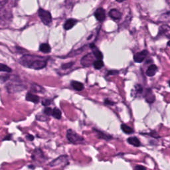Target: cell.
<instances>
[{"mask_svg": "<svg viewBox=\"0 0 170 170\" xmlns=\"http://www.w3.org/2000/svg\"><path fill=\"white\" fill-rule=\"evenodd\" d=\"M105 104L106 105H113L114 103L112 101H110V100H109L108 99H106L105 100Z\"/></svg>", "mask_w": 170, "mask_h": 170, "instance_id": "obj_32", "label": "cell"}, {"mask_svg": "<svg viewBox=\"0 0 170 170\" xmlns=\"http://www.w3.org/2000/svg\"><path fill=\"white\" fill-rule=\"evenodd\" d=\"M71 85L73 89H75V91H81L84 89V85H83L82 83L78 82V81H72L71 82Z\"/></svg>", "mask_w": 170, "mask_h": 170, "instance_id": "obj_17", "label": "cell"}, {"mask_svg": "<svg viewBox=\"0 0 170 170\" xmlns=\"http://www.w3.org/2000/svg\"><path fill=\"white\" fill-rule=\"evenodd\" d=\"M31 91L33 92H39V93H43L45 92L44 88L39 85H38L37 84H33L31 86Z\"/></svg>", "mask_w": 170, "mask_h": 170, "instance_id": "obj_23", "label": "cell"}, {"mask_svg": "<svg viewBox=\"0 0 170 170\" xmlns=\"http://www.w3.org/2000/svg\"><path fill=\"white\" fill-rule=\"evenodd\" d=\"M127 142L135 147H140L141 145L140 141L136 137H130L127 140Z\"/></svg>", "mask_w": 170, "mask_h": 170, "instance_id": "obj_19", "label": "cell"}, {"mask_svg": "<svg viewBox=\"0 0 170 170\" xmlns=\"http://www.w3.org/2000/svg\"><path fill=\"white\" fill-rule=\"evenodd\" d=\"M158 71L157 66L155 65H152L148 67L146 71V75L148 77H153Z\"/></svg>", "mask_w": 170, "mask_h": 170, "instance_id": "obj_18", "label": "cell"}, {"mask_svg": "<svg viewBox=\"0 0 170 170\" xmlns=\"http://www.w3.org/2000/svg\"><path fill=\"white\" fill-rule=\"evenodd\" d=\"M169 87H170V80H169Z\"/></svg>", "mask_w": 170, "mask_h": 170, "instance_id": "obj_38", "label": "cell"}, {"mask_svg": "<svg viewBox=\"0 0 170 170\" xmlns=\"http://www.w3.org/2000/svg\"><path fill=\"white\" fill-rule=\"evenodd\" d=\"M121 129H122L124 132L126 134H131L134 132V130L132 128L125 124H122L121 125Z\"/></svg>", "mask_w": 170, "mask_h": 170, "instance_id": "obj_22", "label": "cell"}, {"mask_svg": "<svg viewBox=\"0 0 170 170\" xmlns=\"http://www.w3.org/2000/svg\"><path fill=\"white\" fill-rule=\"evenodd\" d=\"M55 118L59 120L61 118V116H62V113L61 112V110L57 108H53V114H52Z\"/></svg>", "mask_w": 170, "mask_h": 170, "instance_id": "obj_24", "label": "cell"}, {"mask_svg": "<svg viewBox=\"0 0 170 170\" xmlns=\"http://www.w3.org/2000/svg\"><path fill=\"white\" fill-rule=\"evenodd\" d=\"M12 18L11 12L3 8H0V19L4 22H8Z\"/></svg>", "mask_w": 170, "mask_h": 170, "instance_id": "obj_6", "label": "cell"}, {"mask_svg": "<svg viewBox=\"0 0 170 170\" xmlns=\"http://www.w3.org/2000/svg\"><path fill=\"white\" fill-rule=\"evenodd\" d=\"M37 158H43L44 159V155H43V152L42 151H41V150H40V149H36L33 152V154L32 155V159H37Z\"/></svg>", "mask_w": 170, "mask_h": 170, "instance_id": "obj_21", "label": "cell"}, {"mask_svg": "<svg viewBox=\"0 0 170 170\" xmlns=\"http://www.w3.org/2000/svg\"><path fill=\"white\" fill-rule=\"evenodd\" d=\"M148 53V52L147 50H144L140 52H138V53L134 55V61L138 62V63H141V62H143L145 60V58H146Z\"/></svg>", "mask_w": 170, "mask_h": 170, "instance_id": "obj_7", "label": "cell"}, {"mask_svg": "<svg viewBox=\"0 0 170 170\" xmlns=\"http://www.w3.org/2000/svg\"><path fill=\"white\" fill-rule=\"evenodd\" d=\"M19 62L27 68L40 70L46 67L47 59L45 57L37 56V55H24L22 57L20 58Z\"/></svg>", "mask_w": 170, "mask_h": 170, "instance_id": "obj_1", "label": "cell"}, {"mask_svg": "<svg viewBox=\"0 0 170 170\" xmlns=\"http://www.w3.org/2000/svg\"><path fill=\"white\" fill-rule=\"evenodd\" d=\"M7 88H8V91L10 93H15L17 92L22 91L25 88L23 85H21L18 83V81H14V82L9 83V85L7 86Z\"/></svg>", "mask_w": 170, "mask_h": 170, "instance_id": "obj_4", "label": "cell"}, {"mask_svg": "<svg viewBox=\"0 0 170 170\" xmlns=\"http://www.w3.org/2000/svg\"><path fill=\"white\" fill-rule=\"evenodd\" d=\"M117 73H118V72L116 71H111L108 72V75H114L117 74Z\"/></svg>", "mask_w": 170, "mask_h": 170, "instance_id": "obj_34", "label": "cell"}, {"mask_svg": "<svg viewBox=\"0 0 170 170\" xmlns=\"http://www.w3.org/2000/svg\"><path fill=\"white\" fill-rule=\"evenodd\" d=\"M11 135H9V136H6L4 139H3V140H10L11 139Z\"/></svg>", "mask_w": 170, "mask_h": 170, "instance_id": "obj_36", "label": "cell"}, {"mask_svg": "<svg viewBox=\"0 0 170 170\" xmlns=\"http://www.w3.org/2000/svg\"><path fill=\"white\" fill-rule=\"evenodd\" d=\"M26 100H27V101H29V102L35 103V104L39 102V96L34 95V94L31 93V92H28L26 95Z\"/></svg>", "mask_w": 170, "mask_h": 170, "instance_id": "obj_16", "label": "cell"}, {"mask_svg": "<svg viewBox=\"0 0 170 170\" xmlns=\"http://www.w3.org/2000/svg\"><path fill=\"white\" fill-rule=\"evenodd\" d=\"M94 15H95V18L100 22H104L105 19H106L105 10L102 8H100L97 9L95 11V13H94Z\"/></svg>", "mask_w": 170, "mask_h": 170, "instance_id": "obj_9", "label": "cell"}, {"mask_svg": "<svg viewBox=\"0 0 170 170\" xmlns=\"http://www.w3.org/2000/svg\"><path fill=\"white\" fill-rule=\"evenodd\" d=\"M51 101L50 100H44L42 102V105L45 106H48L51 105Z\"/></svg>", "mask_w": 170, "mask_h": 170, "instance_id": "obj_31", "label": "cell"}, {"mask_svg": "<svg viewBox=\"0 0 170 170\" xmlns=\"http://www.w3.org/2000/svg\"><path fill=\"white\" fill-rule=\"evenodd\" d=\"M67 161H68L67 155H61L57 159H55L54 160L52 161L49 164V165L51 166V167H54V166L59 165L62 164H63V163H67Z\"/></svg>", "mask_w": 170, "mask_h": 170, "instance_id": "obj_8", "label": "cell"}, {"mask_svg": "<svg viewBox=\"0 0 170 170\" xmlns=\"http://www.w3.org/2000/svg\"><path fill=\"white\" fill-rule=\"evenodd\" d=\"M38 15L43 24L46 25H49L52 22V16L51 13L45 9L40 8L38 10Z\"/></svg>", "mask_w": 170, "mask_h": 170, "instance_id": "obj_3", "label": "cell"}, {"mask_svg": "<svg viewBox=\"0 0 170 170\" xmlns=\"http://www.w3.org/2000/svg\"><path fill=\"white\" fill-rule=\"evenodd\" d=\"M135 170H146V168L144 167L143 165H136L134 168Z\"/></svg>", "mask_w": 170, "mask_h": 170, "instance_id": "obj_30", "label": "cell"}, {"mask_svg": "<svg viewBox=\"0 0 170 170\" xmlns=\"http://www.w3.org/2000/svg\"><path fill=\"white\" fill-rule=\"evenodd\" d=\"M67 138L69 142L73 144H81L85 142L84 138L76 133L74 130L69 129L67 132Z\"/></svg>", "mask_w": 170, "mask_h": 170, "instance_id": "obj_2", "label": "cell"}, {"mask_svg": "<svg viewBox=\"0 0 170 170\" xmlns=\"http://www.w3.org/2000/svg\"><path fill=\"white\" fill-rule=\"evenodd\" d=\"M144 98L145 100H146V102L148 103H153L155 100V95L151 91V89H147L146 91H145Z\"/></svg>", "mask_w": 170, "mask_h": 170, "instance_id": "obj_11", "label": "cell"}, {"mask_svg": "<svg viewBox=\"0 0 170 170\" xmlns=\"http://www.w3.org/2000/svg\"><path fill=\"white\" fill-rule=\"evenodd\" d=\"M36 118H37V120H40V121H47V120H48V118H47V116H43V115H37V116H36Z\"/></svg>", "mask_w": 170, "mask_h": 170, "instance_id": "obj_29", "label": "cell"}, {"mask_svg": "<svg viewBox=\"0 0 170 170\" xmlns=\"http://www.w3.org/2000/svg\"><path fill=\"white\" fill-rule=\"evenodd\" d=\"M26 138H27V140H29L30 141H33L34 140V136H32V135H31V134L27 135V136H26Z\"/></svg>", "mask_w": 170, "mask_h": 170, "instance_id": "obj_33", "label": "cell"}, {"mask_svg": "<svg viewBox=\"0 0 170 170\" xmlns=\"http://www.w3.org/2000/svg\"><path fill=\"white\" fill-rule=\"evenodd\" d=\"M53 109H52L50 107H46L43 110V113L47 116H51L53 114Z\"/></svg>", "mask_w": 170, "mask_h": 170, "instance_id": "obj_28", "label": "cell"}, {"mask_svg": "<svg viewBox=\"0 0 170 170\" xmlns=\"http://www.w3.org/2000/svg\"><path fill=\"white\" fill-rule=\"evenodd\" d=\"M109 16L114 20H119L122 17V13L116 9H112L108 13Z\"/></svg>", "mask_w": 170, "mask_h": 170, "instance_id": "obj_12", "label": "cell"}, {"mask_svg": "<svg viewBox=\"0 0 170 170\" xmlns=\"http://www.w3.org/2000/svg\"><path fill=\"white\" fill-rule=\"evenodd\" d=\"M78 21L75 19H68L64 23L63 27L65 30H70L77 23Z\"/></svg>", "mask_w": 170, "mask_h": 170, "instance_id": "obj_13", "label": "cell"}, {"mask_svg": "<svg viewBox=\"0 0 170 170\" xmlns=\"http://www.w3.org/2000/svg\"><path fill=\"white\" fill-rule=\"evenodd\" d=\"M94 131L97 134V136H98V138L100 139H104V140H111L112 138V137L110 136V135L107 134L105 132H101L100 130H98L96 129H94Z\"/></svg>", "mask_w": 170, "mask_h": 170, "instance_id": "obj_15", "label": "cell"}, {"mask_svg": "<svg viewBox=\"0 0 170 170\" xmlns=\"http://www.w3.org/2000/svg\"><path fill=\"white\" fill-rule=\"evenodd\" d=\"M6 3H8V1H3V0H0V5H3L5 4Z\"/></svg>", "mask_w": 170, "mask_h": 170, "instance_id": "obj_35", "label": "cell"}, {"mask_svg": "<svg viewBox=\"0 0 170 170\" xmlns=\"http://www.w3.org/2000/svg\"><path fill=\"white\" fill-rule=\"evenodd\" d=\"M91 49L92 51V54L96 58H97V60H102L103 58V55L101 53V51L98 50V48H97L95 44H91Z\"/></svg>", "mask_w": 170, "mask_h": 170, "instance_id": "obj_10", "label": "cell"}, {"mask_svg": "<svg viewBox=\"0 0 170 170\" xmlns=\"http://www.w3.org/2000/svg\"><path fill=\"white\" fill-rule=\"evenodd\" d=\"M39 51L44 53H48L51 51V48L48 43H42L39 46Z\"/></svg>", "mask_w": 170, "mask_h": 170, "instance_id": "obj_20", "label": "cell"}, {"mask_svg": "<svg viewBox=\"0 0 170 170\" xmlns=\"http://www.w3.org/2000/svg\"><path fill=\"white\" fill-rule=\"evenodd\" d=\"M159 33L170 39V27L168 25H162L159 28Z\"/></svg>", "mask_w": 170, "mask_h": 170, "instance_id": "obj_14", "label": "cell"}, {"mask_svg": "<svg viewBox=\"0 0 170 170\" xmlns=\"http://www.w3.org/2000/svg\"><path fill=\"white\" fill-rule=\"evenodd\" d=\"M0 71L2 72H12V70L8 66H7L5 64L0 63Z\"/></svg>", "mask_w": 170, "mask_h": 170, "instance_id": "obj_26", "label": "cell"}, {"mask_svg": "<svg viewBox=\"0 0 170 170\" xmlns=\"http://www.w3.org/2000/svg\"><path fill=\"white\" fill-rule=\"evenodd\" d=\"M94 55L92 53H88L85 56L83 57L81 60V64L85 67H88L90 66L93 65L94 62L95 61L94 60Z\"/></svg>", "mask_w": 170, "mask_h": 170, "instance_id": "obj_5", "label": "cell"}, {"mask_svg": "<svg viewBox=\"0 0 170 170\" xmlns=\"http://www.w3.org/2000/svg\"><path fill=\"white\" fill-rule=\"evenodd\" d=\"M168 46H169V47H170V41H169V42H168Z\"/></svg>", "mask_w": 170, "mask_h": 170, "instance_id": "obj_37", "label": "cell"}, {"mask_svg": "<svg viewBox=\"0 0 170 170\" xmlns=\"http://www.w3.org/2000/svg\"><path fill=\"white\" fill-rule=\"evenodd\" d=\"M93 66L96 70H99V69L102 68L104 67V62L102 60H96L94 62Z\"/></svg>", "mask_w": 170, "mask_h": 170, "instance_id": "obj_25", "label": "cell"}, {"mask_svg": "<svg viewBox=\"0 0 170 170\" xmlns=\"http://www.w3.org/2000/svg\"><path fill=\"white\" fill-rule=\"evenodd\" d=\"M75 62H68V63H65L61 66V68L62 70H65V69H68L71 68L72 66H73Z\"/></svg>", "mask_w": 170, "mask_h": 170, "instance_id": "obj_27", "label": "cell"}]
</instances>
